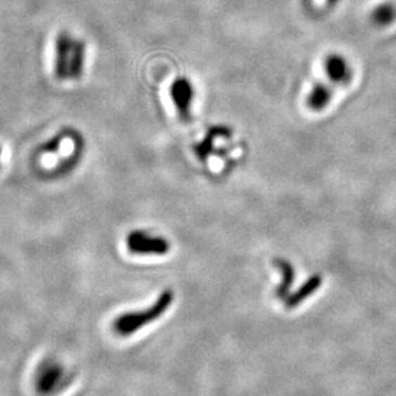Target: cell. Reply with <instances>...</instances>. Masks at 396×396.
Instances as JSON below:
<instances>
[{
	"label": "cell",
	"instance_id": "cell-11",
	"mask_svg": "<svg viewBox=\"0 0 396 396\" xmlns=\"http://www.w3.org/2000/svg\"><path fill=\"white\" fill-rule=\"evenodd\" d=\"M315 3L321 6V4H324V3H326V0H315Z\"/></svg>",
	"mask_w": 396,
	"mask_h": 396
},
{
	"label": "cell",
	"instance_id": "cell-9",
	"mask_svg": "<svg viewBox=\"0 0 396 396\" xmlns=\"http://www.w3.org/2000/svg\"><path fill=\"white\" fill-rule=\"evenodd\" d=\"M331 97H332V94H331L328 87L318 82L307 97V106L313 111H321L328 106Z\"/></svg>",
	"mask_w": 396,
	"mask_h": 396
},
{
	"label": "cell",
	"instance_id": "cell-6",
	"mask_svg": "<svg viewBox=\"0 0 396 396\" xmlns=\"http://www.w3.org/2000/svg\"><path fill=\"white\" fill-rule=\"evenodd\" d=\"M326 71L329 79L336 84H346L352 79V71L341 56H329L326 60Z\"/></svg>",
	"mask_w": 396,
	"mask_h": 396
},
{
	"label": "cell",
	"instance_id": "cell-5",
	"mask_svg": "<svg viewBox=\"0 0 396 396\" xmlns=\"http://www.w3.org/2000/svg\"><path fill=\"white\" fill-rule=\"evenodd\" d=\"M170 94H172L175 108L179 113L180 119L187 122L191 120V107H192V101L195 96L192 84L191 82H188L187 79L180 77L172 82Z\"/></svg>",
	"mask_w": 396,
	"mask_h": 396
},
{
	"label": "cell",
	"instance_id": "cell-10",
	"mask_svg": "<svg viewBox=\"0 0 396 396\" xmlns=\"http://www.w3.org/2000/svg\"><path fill=\"white\" fill-rule=\"evenodd\" d=\"M394 9L389 7V6H382L374 12L373 18L374 21L380 25H386L392 21L394 18Z\"/></svg>",
	"mask_w": 396,
	"mask_h": 396
},
{
	"label": "cell",
	"instance_id": "cell-12",
	"mask_svg": "<svg viewBox=\"0 0 396 396\" xmlns=\"http://www.w3.org/2000/svg\"><path fill=\"white\" fill-rule=\"evenodd\" d=\"M1 153H3V150H1V147H0V160H1Z\"/></svg>",
	"mask_w": 396,
	"mask_h": 396
},
{
	"label": "cell",
	"instance_id": "cell-2",
	"mask_svg": "<svg viewBox=\"0 0 396 396\" xmlns=\"http://www.w3.org/2000/svg\"><path fill=\"white\" fill-rule=\"evenodd\" d=\"M174 301V292L166 290L162 292L155 304L148 309L142 312H130L125 314L120 315L113 321V331L120 336H130L136 331L143 328L144 326L156 321L160 317L165 314V312L172 307Z\"/></svg>",
	"mask_w": 396,
	"mask_h": 396
},
{
	"label": "cell",
	"instance_id": "cell-3",
	"mask_svg": "<svg viewBox=\"0 0 396 396\" xmlns=\"http://www.w3.org/2000/svg\"><path fill=\"white\" fill-rule=\"evenodd\" d=\"M66 372L58 362L53 359L43 360L35 373V389L39 395H54L65 383Z\"/></svg>",
	"mask_w": 396,
	"mask_h": 396
},
{
	"label": "cell",
	"instance_id": "cell-7",
	"mask_svg": "<svg viewBox=\"0 0 396 396\" xmlns=\"http://www.w3.org/2000/svg\"><path fill=\"white\" fill-rule=\"evenodd\" d=\"M321 282H323V279L318 274L309 278L307 282L300 287L299 290H296L293 293H290V296L284 300V305L287 309L299 307L301 302H304L309 296H312L313 293L317 292V290L321 287Z\"/></svg>",
	"mask_w": 396,
	"mask_h": 396
},
{
	"label": "cell",
	"instance_id": "cell-4",
	"mask_svg": "<svg viewBox=\"0 0 396 396\" xmlns=\"http://www.w3.org/2000/svg\"><path fill=\"white\" fill-rule=\"evenodd\" d=\"M129 253L134 255H165L170 250V243L164 237L152 236L143 231H134L127 237Z\"/></svg>",
	"mask_w": 396,
	"mask_h": 396
},
{
	"label": "cell",
	"instance_id": "cell-8",
	"mask_svg": "<svg viewBox=\"0 0 396 396\" xmlns=\"http://www.w3.org/2000/svg\"><path fill=\"white\" fill-rule=\"evenodd\" d=\"M274 264L282 274V281L276 290V295L278 299L286 300L290 296L292 284L295 281V269L290 262H286L283 259H278Z\"/></svg>",
	"mask_w": 396,
	"mask_h": 396
},
{
	"label": "cell",
	"instance_id": "cell-1",
	"mask_svg": "<svg viewBox=\"0 0 396 396\" xmlns=\"http://www.w3.org/2000/svg\"><path fill=\"white\" fill-rule=\"evenodd\" d=\"M87 45L68 32H60L54 40V77L60 82H75L84 74Z\"/></svg>",
	"mask_w": 396,
	"mask_h": 396
}]
</instances>
